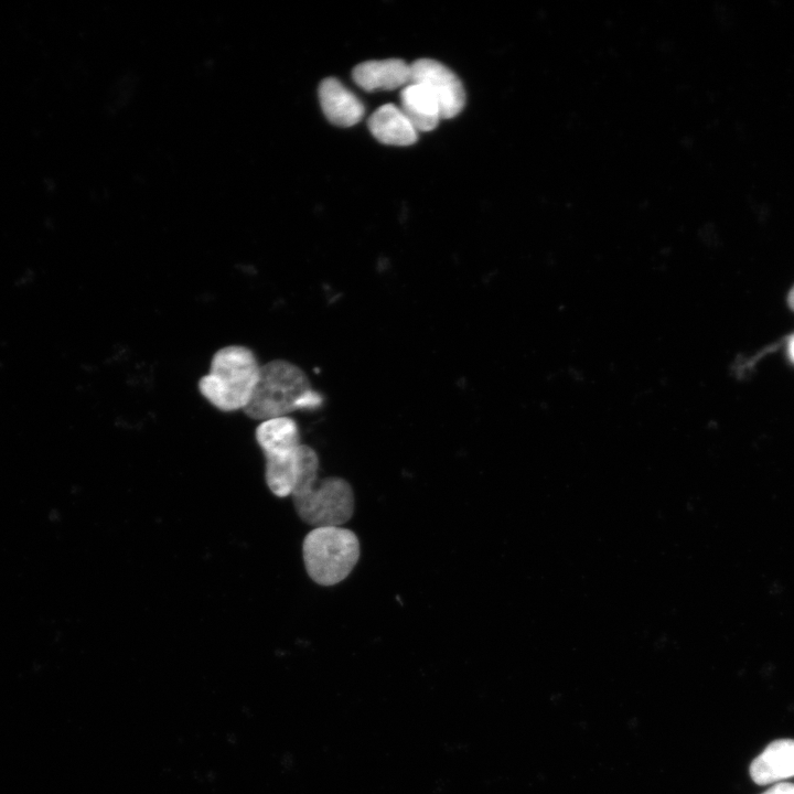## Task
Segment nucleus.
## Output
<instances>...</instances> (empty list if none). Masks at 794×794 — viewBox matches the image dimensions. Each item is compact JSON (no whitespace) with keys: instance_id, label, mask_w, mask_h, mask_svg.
Masks as SVG:
<instances>
[{"instance_id":"nucleus-1","label":"nucleus","mask_w":794,"mask_h":794,"mask_svg":"<svg viewBox=\"0 0 794 794\" xmlns=\"http://www.w3.org/2000/svg\"><path fill=\"white\" fill-rule=\"evenodd\" d=\"M322 401V396L312 388L299 366L286 360H273L260 366L255 389L243 412L261 422L296 410L315 409Z\"/></svg>"},{"instance_id":"nucleus-2","label":"nucleus","mask_w":794,"mask_h":794,"mask_svg":"<svg viewBox=\"0 0 794 794\" xmlns=\"http://www.w3.org/2000/svg\"><path fill=\"white\" fill-rule=\"evenodd\" d=\"M318 471L319 457L307 446L300 474L290 494L296 512L313 528L342 526L354 512L353 490L342 478L319 481Z\"/></svg>"},{"instance_id":"nucleus-3","label":"nucleus","mask_w":794,"mask_h":794,"mask_svg":"<svg viewBox=\"0 0 794 794\" xmlns=\"http://www.w3.org/2000/svg\"><path fill=\"white\" fill-rule=\"evenodd\" d=\"M260 366L254 351L245 345L221 347L211 360L210 372L200 378L198 391L221 411L243 410L250 400Z\"/></svg>"},{"instance_id":"nucleus-4","label":"nucleus","mask_w":794,"mask_h":794,"mask_svg":"<svg viewBox=\"0 0 794 794\" xmlns=\"http://www.w3.org/2000/svg\"><path fill=\"white\" fill-rule=\"evenodd\" d=\"M256 442L265 455V480L278 497L289 496L300 474L307 444L300 442L297 421L279 417L259 422Z\"/></svg>"},{"instance_id":"nucleus-5","label":"nucleus","mask_w":794,"mask_h":794,"mask_svg":"<svg viewBox=\"0 0 794 794\" xmlns=\"http://www.w3.org/2000/svg\"><path fill=\"white\" fill-rule=\"evenodd\" d=\"M302 555L309 577L321 586L343 581L360 558L357 536L342 526L310 530L303 539Z\"/></svg>"},{"instance_id":"nucleus-6","label":"nucleus","mask_w":794,"mask_h":794,"mask_svg":"<svg viewBox=\"0 0 794 794\" xmlns=\"http://www.w3.org/2000/svg\"><path fill=\"white\" fill-rule=\"evenodd\" d=\"M410 82L423 86L432 95L442 119L459 115L464 107L465 93L461 81L438 61L419 58L410 64Z\"/></svg>"},{"instance_id":"nucleus-7","label":"nucleus","mask_w":794,"mask_h":794,"mask_svg":"<svg viewBox=\"0 0 794 794\" xmlns=\"http://www.w3.org/2000/svg\"><path fill=\"white\" fill-rule=\"evenodd\" d=\"M352 76L367 92L404 88L410 83V64L399 58L366 61L354 67Z\"/></svg>"},{"instance_id":"nucleus-8","label":"nucleus","mask_w":794,"mask_h":794,"mask_svg":"<svg viewBox=\"0 0 794 794\" xmlns=\"http://www.w3.org/2000/svg\"><path fill=\"white\" fill-rule=\"evenodd\" d=\"M319 99L325 117L336 126L351 127L364 115L361 100L334 77L321 82Z\"/></svg>"},{"instance_id":"nucleus-9","label":"nucleus","mask_w":794,"mask_h":794,"mask_svg":"<svg viewBox=\"0 0 794 794\" xmlns=\"http://www.w3.org/2000/svg\"><path fill=\"white\" fill-rule=\"evenodd\" d=\"M750 775L760 785L794 776V740L779 739L771 742L752 761Z\"/></svg>"},{"instance_id":"nucleus-10","label":"nucleus","mask_w":794,"mask_h":794,"mask_svg":"<svg viewBox=\"0 0 794 794\" xmlns=\"http://www.w3.org/2000/svg\"><path fill=\"white\" fill-rule=\"evenodd\" d=\"M368 128L380 142L390 146H410L416 142L418 131L400 107L386 104L376 109L368 119Z\"/></svg>"},{"instance_id":"nucleus-11","label":"nucleus","mask_w":794,"mask_h":794,"mask_svg":"<svg viewBox=\"0 0 794 794\" xmlns=\"http://www.w3.org/2000/svg\"><path fill=\"white\" fill-rule=\"evenodd\" d=\"M399 107L418 132L433 130L442 119L436 99L417 83L410 82L401 89Z\"/></svg>"},{"instance_id":"nucleus-12","label":"nucleus","mask_w":794,"mask_h":794,"mask_svg":"<svg viewBox=\"0 0 794 794\" xmlns=\"http://www.w3.org/2000/svg\"><path fill=\"white\" fill-rule=\"evenodd\" d=\"M762 794H794V784L779 783L773 785Z\"/></svg>"},{"instance_id":"nucleus-13","label":"nucleus","mask_w":794,"mask_h":794,"mask_svg":"<svg viewBox=\"0 0 794 794\" xmlns=\"http://www.w3.org/2000/svg\"><path fill=\"white\" fill-rule=\"evenodd\" d=\"M787 354L792 363H794V334L787 341Z\"/></svg>"},{"instance_id":"nucleus-14","label":"nucleus","mask_w":794,"mask_h":794,"mask_svg":"<svg viewBox=\"0 0 794 794\" xmlns=\"http://www.w3.org/2000/svg\"><path fill=\"white\" fill-rule=\"evenodd\" d=\"M787 303L792 311H794V286L791 288L787 294Z\"/></svg>"}]
</instances>
